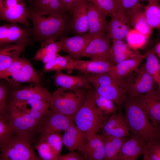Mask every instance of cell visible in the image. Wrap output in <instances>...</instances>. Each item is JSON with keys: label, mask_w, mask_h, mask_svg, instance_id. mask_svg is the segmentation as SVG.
I'll return each mask as SVG.
<instances>
[{"label": "cell", "mask_w": 160, "mask_h": 160, "mask_svg": "<svg viewBox=\"0 0 160 160\" xmlns=\"http://www.w3.org/2000/svg\"><path fill=\"white\" fill-rule=\"evenodd\" d=\"M123 106L125 110L123 117L132 135L140 136L146 143H160L159 127L150 123L135 97L127 95Z\"/></svg>", "instance_id": "1"}, {"label": "cell", "mask_w": 160, "mask_h": 160, "mask_svg": "<svg viewBox=\"0 0 160 160\" xmlns=\"http://www.w3.org/2000/svg\"><path fill=\"white\" fill-rule=\"evenodd\" d=\"M27 16L33 25L31 36L36 41L41 43L56 41L62 37L67 27L66 16L44 17L28 8Z\"/></svg>", "instance_id": "2"}, {"label": "cell", "mask_w": 160, "mask_h": 160, "mask_svg": "<svg viewBox=\"0 0 160 160\" xmlns=\"http://www.w3.org/2000/svg\"><path fill=\"white\" fill-rule=\"evenodd\" d=\"M111 116L97 107L94 98L88 92L84 102L74 115L73 121L88 140L97 134Z\"/></svg>", "instance_id": "3"}, {"label": "cell", "mask_w": 160, "mask_h": 160, "mask_svg": "<svg viewBox=\"0 0 160 160\" xmlns=\"http://www.w3.org/2000/svg\"><path fill=\"white\" fill-rule=\"evenodd\" d=\"M87 89L59 87L52 94L50 102L51 110L74 117L86 98Z\"/></svg>", "instance_id": "4"}, {"label": "cell", "mask_w": 160, "mask_h": 160, "mask_svg": "<svg viewBox=\"0 0 160 160\" xmlns=\"http://www.w3.org/2000/svg\"><path fill=\"white\" fill-rule=\"evenodd\" d=\"M7 110L8 122L14 134L27 139L31 143L33 142L39 135L41 123L8 102Z\"/></svg>", "instance_id": "5"}, {"label": "cell", "mask_w": 160, "mask_h": 160, "mask_svg": "<svg viewBox=\"0 0 160 160\" xmlns=\"http://www.w3.org/2000/svg\"><path fill=\"white\" fill-rule=\"evenodd\" d=\"M31 143L13 134L0 149V160H42L35 153Z\"/></svg>", "instance_id": "6"}, {"label": "cell", "mask_w": 160, "mask_h": 160, "mask_svg": "<svg viewBox=\"0 0 160 160\" xmlns=\"http://www.w3.org/2000/svg\"><path fill=\"white\" fill-rule=\"evenodd\" d=\"M127 81V94L134 97L156 89L157 85L146 71L144 64L140 66L129 75Z\"/></svg>", "instance_id": "7"}, {"label": "cell", "mask_w": 160, "mask_h": 160, "mask_svg": "<svg viewBox=\"0 0 160 160\" xmlns=\"http://www.w3.org/2000/svg\"><path fill=\"white\" fill-rule=\"evenodd\" d=\"M141 108L152 121L153 125L159 127L160 122V92L156 89L134 97Z\"/></svg>", "instance_id": "8"}, {"label": "cell", "mask_w": 160, "mask_h": 160, "mask_svg": "<svg viewBox=\"0 0 160 160\" xmlns=\"http://www.w3.org/2000/svg\"><path fill=\"white\" fill-rule=\"evenodd\" d=\"M27 9L22 0H4L3 8L0 11V19L29 26Z\"/></svg>", "instance_id": "9"}, {"label": "cell", "mask_w": 160, "mask_h": 160, "mask_svg": "<svg viewBox=\"0 0 160 160\" xmlns=\"http://www.w3.org/2000/svg\"><path fill=\"white\" fill-rule=\"evenodd\" d=\"M73 117L51 110L42 122L39 137L53 133H59L73 123Z\"/></svg>", "instance_id": "10"}, {"label": "cell", "mask_w": 160, "mask_h": 160, "mask_svg": "<svg viewBox=\"0 0 160 160\" xmlns=\"http://www.w3.org/2000/svg\"><path fill=\"white\" fill-rule=\"evenodd\" d=\"M23 89L9 92L8 102L14 103L30 100H46L49 102L52 94L40 84H33Z\"/></svg>", "instance_id": "11"}, {"label": "cell", "mask_w": 160, "mask_h": 160, "mask_svg": "<svg viewBox=\"0 0 160 160\" xmlns=\"http://www.w3.org/2000/svg\"><path fill=\"white\" fill-rule=\"evenodd\" d=\"M31 29L25 28L17 23L0 25V46L31 41Z\"/></svg>", "instance_id": "12"}, {"label": "cell", "mask_w": 160, "mask_h": 160, "mask_svg": "<svg viewBox=\"0 0 160 160\" xmlns=\"http://www.w3.org/2000/svg\"><path fill=\"white\" fill-rule=\"evenodd\" d=\"M113 65L110 61L106 60H83L73 59L67 63L66 70H76L84 73L93 74L107 73Z\"/></svg>", "instance_id": "13"}, {"label": "cell", "mask_w": 160, "mask_h": 160, "mask_svg": "<svg viewBox=\"0 0 160 160\" xmlns=\"http://www.w3.org/2000/svg\"><path fill=\"white\" fill-rule=\"evenodd\" d=\"M111 46L110 39L106 34L92 37L81 53V57H87L92 59L110 61L108 53Z\"/></svg>", "instance_id": "14"}, {"label": "cell", "mask_w": 160, "mask_h": 160, "mask_svg": "<svg viewBox=\"0 0 160 160\" xmlns=\"http://www.w3.org/2000/svg\"><path fill=\"white\" fill-rule=\"evenodd\" d=\"M106 16L92 3L88 2V33L92 37L106 34L108 25Z\"/></svg>", "instance_id": "15"}, {"label": "cell", "mask_w": 160, "mask_h": 160, "mask_svg": "<svg viewBox=\"0 0 160 160\" xmlns=\"http://www.w3.org/2000/svg\"><path fill=\"white\" fill-rule=\"evenodd\" d=\"M92 38L87 32L71 37L62 36L59 39L62 46V51L68 53L74 59L80 60L81 53Z\"/></svg>", "instance_id": "16"}, {"label": "cell", "mask_w": 160, "mask_h": 160, "mask_svg": "<svg viewBox=\"0 0 160 160\" xmlns=\"http://www.w3.org/2000/svg\"><path fill=\"white\" fill-rule=\"evenodd\" d=\"M153 47L144 54L127 59L113 65L109 73L115 79L122 80L126 79L139 67L142 61L153 50Z\"/></svg>", "instance_id": "17"}, {"label": "cell", "mask_w": 160, "mask_h": 160, "mask_svg": "<svg viewBox=\"0 0 160 160\" xmlns=\"http://www.w3.org/2000/svg\"><path fill=\"white\" fill-rule=\"evenodd\" d=\"M108 23L106 35L110 39L126 40L130 29V20L116 12Z\"/></svg>", "instance_id": "18"}, {"label": "cell", "mask_w": 160, "mask_h": 160, "mask_svg": "<svg viewBox=\"0 0 160 160\" xmlns=\"http://www.w3.org/2000/svg\"><path fill=\"white\" fill-rule=\"evenodd\" d=\"M146 143L138 135H134L123 144L117 160H136L146 150Z\"/></svg>", "instance_id": "19"}, {"label": "cell", "mask_w": 160, "mask_h": 160, "mask_svg": "<svg viewBox=\"0 0 160 160\" xmlns=\"http://www.w3.org/2000/svg\"><path fill=\"white\" fill-rule=\"evenodd\" d=\"M101 129L102 135L117 137H132L121 110L118 113L112 114Z\"/></svg>", "instance_id": "20"}, {"label": "cell", "mask_w": 160, "mask_h": 160, "mask_svg": "<svg viewBox=\"0 0 160 160\" xmlns=\"http://www.w3.org/2000/svg\"><path fill=\"white\" fill-rule=\"evenodd\" d=\"M88 1L87 0H77L72 9V26L78 34H83L89 30L87 17Z\"/></svg>", "instance_id": "21"}, {"label": "cell", "mask_w": 160, "mask_h": 160, "mask_svg": "<svg viewBox=\"0 0 160 160\" xmlns=\"http://www.w3.org/2000/svg\"><path fill=\"white\" fill-rule=\"evenodd\" d=\"M78 151L83 155L85 159H105L103 142L101 135L99 134L88 140Z\"/></svg>", "instance_id": "22"}, {"label": "cell", "mask_w": 160, "mask_h": 160, "mask_svg": "<svg viewBox=\"0 0 160 160\" xmlns=\"http://www.w3.org/2000/svg\"><path fill=\"white\" fill-rule=\"evenodd\" d=\"M112 44L109 52L108 58L113 65L141 54L136 49H131L124 41L112 40Z\"/></svg>", "instance_id": "23"}, {"label": "cell", "mask_w": 160, "mask_h": 160, "mask_svg": "<svg viewBox=\"0 0 160 160\" xmlns=\"http://www.w3.org/2000/svg\"><path fill=\"white\" fill-rule=\"evenodd\" d=\"M31 9L42 16L49 14L56 16H65L68 12L62 3L57 0H33Z\"/></svg>", "instance_id": "24"}, {"label": "cell", "mask_w": 160, "mask_h": 160, "mask_svg": "<svg viewBox=\"0 0 160 160\" xmlns=\"http://www.w3.org/2000/svg\"><path fill=\"white\" fill-rule=\"evenodd\" d=\"M28 43H17L0 46V73L19 57Z\"/></svg>", "instance_id": "25"}, {"label": "cell", "mask_w": 160, "mask_h": 160, "mask_svg": "<svg viewBox=\"0 0 160 160\" xmlns=\"http://www.w3.org/2000/svg\"><path fill=\"white\" fill-rule=\"evenodd\" d=\"M127 83L122 85H114L100 87L95 89L100 95L112 100L120 109L126 99Z\"/></svg>", "instance_id": "26"}, {"label": "cell", "mask_w": 160, "mask_h": 160, "mask_svg": "<svg viewBox=\"0 0 160 160\" xmlns=\"http://www.w3.org/2000/svg\"><path fill=\"white\" fill-rule=\"evenodd\" d=\"M53 78L55 84L59 87L87 89L91 88L89 82L83 76L70 75L60 71L56 72Z\"/></svg>", "instance_id": "27"}, {"label": "cell", "mask_w": 160, "mask_h": 160, "mask_svg": "<svg viewBox=\"0 0 160 160\" xmlns=\"http://www.w3.org/2000/svg\"><path fill=\"white\" fill-rule=\"evenodd\" d=\"M63 144L70 151L78 150L87 141L84 134L73 123L64 130Z\"/></svg>", "instance_id": "28"}, {"label": "cell", "mask_w": 160, "mask_h": 160, "mask_svg": "<svg viewBox=\"0 0 160 160\" xmlns=\"http://www.w3.org/2000/svg\"><path fill=\"white\" fill-rule=\"evenodd\" d=\"M9 83H29L40 84L39 76L27 60L20 70L14 73L6 80Z\"/></svg>", "instance_id": "29"}, {"label": "cell", "mask_w": 160, "mask_h": 160, "mask_svg": "<svg viewBox=\"0 0 160 160\" xmlns=\"http://www.w3.org/2000/svg\"><path fill=\"white\" fill-rule=\"evenodd\" d=\"M41 48L36 53L33 59L47 63L60 55L59 52L62 49V46L59 41H46L41 43Z\"/></svg>", "instance_id": "30"}, {"label": "cell", "mask_w": 160, "mask_h": 160, "mask_svg": "<svg viewBox=\"0 0 160 160\" xmlns=\"http://www.w3.org/2000/svg\"><path fill=\"white\" fill-rule=\"evenodd\" d=\"M103 142L105 160H117L118 154L124 143L130 137H117L111 136L101 135Z\"/></svg>", "instance_id": "31"}, {"label": "cell", "mask_w": 160, "mask_h": 160, "mask_svg": "<svg viewBox=\"0 0 160 160\" xmlns=\"http://www.w3.org/2000/svg\"><path fill=\"white\" fill-rule=\"evenodd\" d=\"M91 83L94 88L114 85H122L127 82V78L119 80L113 77L108 73L98 74L84 73L83 76Z\"/></svg>", "instance_id": "32"}, {"label": "cell", "mask_w": 160, "mask_h": 160, "mask_svg": "<svg viewBox=\"0 0 160 160\" xmlns=\"http://www.w3.org/2000/svg\"><path fill=\"white\" fill-rule=\"evenodd\" d=\"M143 11L147 22L152 30L160 27V6L156 0L148 1Z\"/></svg>", "instance_id": "33"}, {"label": "cell", "mask_w": 160, "mask_h": 160, "mask_svg": "<svg viewBox=\"0 0 160 160\" xmlns=\"http://www.w3.org/2000/svg\"><path fill=\"white\" fill-rule=\"evenodd\" d=\"M9 103L26 113L35 111L49 113L51 111L49 110L50 108V103L46 100H30L20 102Z\"/></svg>", "instance_id": "34"}, {"label": "cell", "mask_w": 160, "mask_h": 160, "mask_svg": "<svg viewBox=\"0 0 160 160\" xmlns=\"http://www.w3.org/2000/svg\"><path fill=\"white\" fill-rule=\"evenodd\" d=\"M117 6V12L130 20L136 12L143 9L140 0H115Z\"/></svg>", "instance_id": "35"}, {"label": "cell", "mask_w": 160, "mask_h": 160, "mask_svg": "<svg viewBox=\"0 0 160 160\" xmlns=\"http://www.w3.org/2000/svg\"><path fill=\"white\" fill-rule=\"evenodd\" d=\"M146 57V62L144 64L147 72L153 78L160 91V64L159 59L154 52V48Z\"/></svg>", "instance_id": "36"}, {"label": "cell", "mask_w": 160, "mask_h": 160, "mask_svg": "<svg viewBox=\"0 0 160 160\" xmlns=\"http://www.w3.org/2000/svg\"><path fill=\"white\" fill-rule=\"evenodd\" d=\"M88 92L94 98L97 107L104 113L111 114L119 110L112 100L100 95L95 89L90 90Z\"/></svg>", "instance_id": "37"}, {"label": "cell", "mask_w": 160, "mask_h": 160, "mask_svg": "<svg viewBox=\"0 0 160 160\" xmlns=\"http://www.w3.org/2000/svg\"><path fill=\"white\" fill-rule=\"evenodd\" d=\"M143 9L135 13L130 20V24L134 29L148 37L152 32V29L148 25L144 12Z\"/></svg>", "instance_id": "38"}, {"label": "cell", "mask_w": 160, "mask_h": 160, "mask_svg": "<svg viewBox=\"0 0 160 160\" xmlns=\"http://www.w3.org/2000/svg\"><path fill=\"white\" fill-rule=\"evenodd\" d=\"M74 59L69 55L61 56L60 55L53 60L44 64L43 70L45 72H56L66 70L68 63Z\"/></svg>", "instance_id": "39"}, {"label": "cell", "mask_w": 160, "mask_h": 160, "mask_svg": "<svg viewBox=\"0 0 160 160\" xmlns=\"http://www.w3.org/2000/svg\"><path fill=\"white\" fill-rule=\"evenodd\" d=\"M5 79H0V116L8 122L9 116L7 110L9 95V86Z\"/></svg>", "instance_id": "40"}, {"label": "cell", "mask_w": 160, "mask_h": 160, "mask_svg": "<svg viewBox=\"0 0 160 160\" xmlns=\"http://www.w3.org/2000/svg\"><path fill=\"white\" fill-rule=\"evenodd\" d=\"M36 140L46 142L51 147L57 156L60 155L63 143L62 137L59 133H53L39 137Z\"/></svg>", "instance_id": "41"}, {"label": "cell", "mask_w": 160, "mask_h": 160, "mask_svg": "<svg viewBox=\"0 0 160 160\" xmlns=\"http://www.w3.org/2000/svg\"><path fill=\"white\" fill-rule=\"evenodd\" d=\"M104 13L111 17L117 12V6L115 0H87Z\"/></svg>", "instance_id": "42"}, {"label": "cell", "mask_w": 160, "mask_h": 160, "mask_svg": "<svg viewBox=\"0 0 160 160\" xmlns=\"http://www.w3.org/2000/svg\"><path fill=\"white\" fill-rule=\"evenodd\" d=\"M148 37L140 32L131 29L126 38L128 46L132 49L140 48L145 44Z\"/></svg>", "instance_id": "43"}, {"label": "cell", "mask_w": 160, "mask_h": 160, "mask_svg": "<svg viewBox=\"0 0 160 160\" xmlns=\"http://www.w3.org/2000/svg\"><path fill=\"white\" fill-rule=\"evenodd\" d=\"M34 148L37 150L42 160H57L58 156L46 142L36 140Z\"/></svg>", "instance_id": "44"}, {"label": "cell", "mask_w": 160, "mask_h": 160, "mask_svg": "<svg viewBox=\"0 0 160 160\" xmlns=\"http://www.w3.org/2000/svg\"><path fill=\"white\" fill-rule=\"evenodd\" d=\"M13 134L8 122L0 116V149Z\"/></svg>", "instance_id": "45"}, {"label": "cell", "mask_w": 160, "mask_h": 160, "mask_svg": "<svg viewBox=\"0 0 160 160\" xmlns=\"http://www.w3.org/2000/svg\"><path fill=\"white\" fill-rule=\"evenodd\" d=\"M143 155V160H160V143H146V150Z\"/></svg>", "instance_id": "46"}, {"label": "cell", "mask_w": 160, "mask_h": 160, "mask_svg": "<svg viewBox=\"0 0 160 160\" xmlns=\"http://www.w3.org/2000/svg\"><path fill=\"white\" fill-rule=\"evenodd\" d=\"M27 60L18 57L7 68L0 73V79L7 80L20 70Z\"/></svg>", "instance_id": "47"}, {"label": "cell", "mask_w": 160, "mask_h": 160, "mask_svg": "<svg viewBox=\"0 0 160 160\" xmlns=\"http://www.w3.org/2000/svg\"><path fill=\"white\" fill-rule=\"evenodd\" d=\"M85 159L81 155L76 152L71 151L67 154L62 155H59L57 160H81Z\"/></svg>", "instance_id": "48"}, {"label": "cell", "mask_w": 160, "mask_h": 160, "mask_svg": "<svg viewBox=\"0 0 160 160\" xmlns=\"http://www.w3.org/2000/svg\"><path fill=\"white\" fill-rule=\"evenodd\" d=\"M77 0H63V4L68 12H71L73 5Z\"/></svg>", "instance_id": "49"}, {"label": "cell", "mask_w": 160, "mask_h": 160, "mask_svg": "<svg viewBox=\"0 0 160 160\" xmlns=\"http://www.w3.org/2000/svg\"><path fill=\"white\" fill-rule=\"evenodd\" d=\"M154 52L159 59L160 58V43L159 42L154 47Z\"/></svg>", "instance_id": "50"}, {"label": "cell", "mask_w": 160, "mask_h": 160, "mask_svg": "<svg viewBox=\"0 0 160 160\" xmlns=\"http://www.w3.org/2000/svg\"><path fill=\"white\" fill-rule=\"evenodd\" d=\"M4 0H0V11L1 10L3 7V1Z\"/></svg>", "instance_id": "51"}, {"label": "cell", "mask_w": 160, "mask_h": 160, "mask_svg": "<svg viewBox=\"0 0 160 160\" xmlns=\"http://www.w3.org/2000/svg\"><path fill=\"white\" fill-rule=\"evenodd\" d=\"M57 0L60 1V2H61L62 3V4H63V0Z\"/></svg>", "instance_id": "52"}, {"label": "cell", "mask_w": 160, "mask_h": 160, "mask_svg": "<svg viewBox=\"0 0 160 160\" xmlns=\"http://www.w3.org/2000/svg\"><path fill=\"white\" fill-rule=\"evenodd\" d=\"M28 1H30V2H31V1H33V0H27Z\"/></svg>", "instance_id": "53"}, {"label": "cell", "mask_w": 160, "mask_h": 160, "mask_svg": "<svg viewBox=\"0 0 160 160\" xmlns=\"http://www.w3.org/2000/svg\"><path fill=\"white\" fill-rule=\"evenodd\" d=\"M148 0V1H150V0ZM156 0L158 1H160V0Z\"/></svg>", "instance_id": "54"}]
</instances>
